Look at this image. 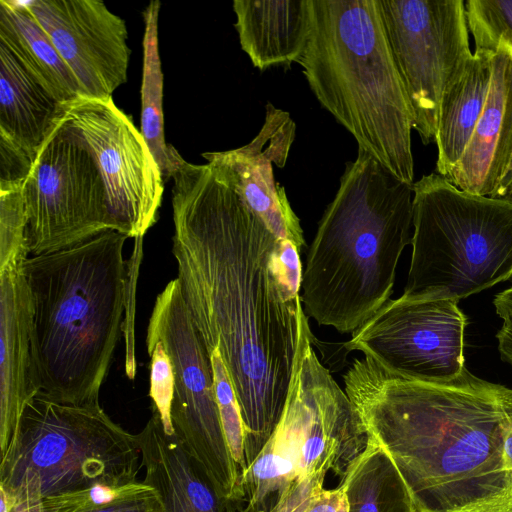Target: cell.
Instances as JSON below:
<instances>
[{
  "instance_id": "cell-1",
  "label": "cell",
  "mask_w": 512,
  "mask_h": 512,
  "mask_svg": "<svg viewBox=\"0 0 512 512\" xmlns=\"http://www.w3.org/2000/svg\"><path fill=\"white\" fill-rule=\"evenodd\" d=\"M172 254L192 323L218 350L249 466L282 415L307 318L281 273L279 240L213 163L172 154Z\"/></svg>"
},
{
  "instance_id": "cell-23",
  "label": "cell",
  "mask_w": 512,
  "mask_h": 512,
  "mask_svg": "<svg viewBox=\"0 0 512 512\" xmlns=\"http://www.w3.org/2000/svg\"><path fill=\"white\" fill-rule=\"evenodd\" d=\"M340 486L347 512H417L397 468L370 437Z\"/></svg>"
},
{
  "instance_id": "cell-22",
  "label": "cell",
  "mask_w": 512,
  "mask_h": 512,
  "mask_svg": "<svg viewBox=\"0 0 512 512\" xmlns=\"http://www.w3.org/2000/svg\"><path fill=\"white\" fill-rule=\"evenodd\" d=\"M493 52L474 50L460 81L443 104L435 138V172L447 178L461 158L482 113L492 75Z\"/></svg>"
},
{
  "instance_id": "cell-29",
  "label": "cell",
  "mask_w": 512,
  "mask_h": 512,
  "mask_svg": "<svg viewBox=\"0 0 512 512\" xmlns=\"http://www.w3.org/2000/svg\"><path fill=\"white\" fill-rule=\"evenodd\" d=\"M150 356L149 396L165 427L174 433L171 423V405L174 396V373L171 360L160 341L146 340Z\"/></svg>"
},
{
  "instance_id": "cell-14",
  "label": "cell",
  "mask_w": 512,
  "mask_h": 512,
  "mask_svg": "<svg viewBox=\"0 0 512 512\" xmlns=\"http://www.w3.org/2000/svg\"><path fill=\"white\" fill-rule=\"evenodd\" d=\"M75 76L82 97L112 98L128 80L124 19L99 0L25 1Z\"/></svg>"
},
{
  "instance_id": "cell-4",
  "label": "cell",
  "mask_w": 512,
  "mask_h": 512,
  "mask_svg": "<svg viewBox=\"0 0 512 512\" xmlns=\"http://www.w3.org/2000/svg\"><path fill=\"white\" fill-rule=\"evenodd\" d=\"M127 238L109 229L23 265L40 393L55 402L100 405L128 295Z\"/></svg>"
},
{
  "instance_id": "cell-3",
  "label": "cell",
  "mask_w": 512,
  "mask_h": 512,
  "mask_svg": "<svg viewBox=\"0 0 512 512\" xmlns=\"http://www.w3.org/2000/svg\"><path fill=\"white\" fill-rule=\"evenodd\" d=\"M413 187L358 148L308 249L301 302L319 326L353 334L391 300L413 234Z\"/></svg>"
},
{
  "instance_id": "cell-8",
  "label": "cell",
  "mask_w": 512,
  "mask_h": 512,
  "mask_svg": "<svg viewBox=\"0 0 512 512\" xmlns=\"http://www.w3.org/2000/svg\"><path fill=\"white\" fill-rule=\"evenodd\" d=\"M308 318L303 322L287 400L266 442L280 458L289 484L273 512H306L332 471L341 481L369 443L352 401L312 348Z\"/></svg>"
},
{
  "instance_id": "cell-17",
  "label": "cell",
  "mask_w": 512,
  "mask_h": 512,
  "mask_svg": "<svg viewBox=\"0 0 512 512\" xmlns=\"http://www.w3.org/2000/svg\"><path fill=\"white\" fill-rule=\"evenodd\" d=\"M512 159V60L493 53L482 113L456 166L446 178L465 192L496 197Z\"/></svg>"
},
{
  "instance_id": "cell-30",
  "label": "cell",
  "mask_w": 512,
  "mask_h": 512,
  "mask_svg": "<svg viewBox=\"0 0 512 512\" xmlns=\"http://www.w3.org/2000/svg\"><path fill=\"white\" fill-rule=\"evenodd\" d=\"M35 161L23 148L0 134V191L22 188Z\"/></svg>"
},
{
  "instance_id": "cell-12",
  "label": "cell",
  "mask_w": 512,
  "mask_h": 512,
  "mask_svg": "<svg viewBox=\"0 0 512 512\" xmlns=\"http://www.w3.org/2000/svg\"><path fill=\"white\" fill-rule=\"evenodd\" d=\"M466 325L457 301L400 296L389 300L344 347L348 352H362L403 377L448 382L466 368Z\"/></svg>"
},
{
  "instance_id": "cell-9",
  "label": "cell",
  "mask_w": 512,
  "mask_h": 512,
  "mask_svg": "<svg viewBox=\"0 0 512 512\" xmlns=\"http://www.w3.org/2000/svg\"><path fill=\"white\" fill-rule=\"evenodd\" d=\"M146 340L160 341L174 373V433L218 494L241 498V473L223 431L211 355L195 329L177 278L158 294Z\"/></svg>"
},
{
  "instance_id": "cell-19",
  "label": "cell",
  "mask_w": 512,
  "mask_h": 512,
  "mask_svg": "<svg viewBox=\"0 0 512 512\" xmlns=\"http://www.w3.org/2000/svg\"><path fill=\"white\" fill-rule=\"evenodd\" d=\"M233 10L241 48L254 67L298 62L311 31L310 0H234Z\"/></svg>"
},
{
  "instance_id": "cell-7",
  "label": "cell",
  "mask_w": 512,
  "mask_h": 512,
  "mask_svg": "<svg viewBox=\"0 0 512 512\" xmlns=\"http://www.w3.org/2000/svg\"><path fill=\"white\" fill-rule=\"evenodd\" d=\"M142 455L131 434L96 406L55 402L40 392L27 404L0 458V489L11 505L138 482Z\"/></svg>"
},
{
  "instance_id": "cell-37",
  "label": "cell",
  "mask_w": 512,
  "mask_h": 512,
  "mask_svg": "<svg viewBox=\"0 0 512 512\" xmlns=\"http://www.w3.org/2000/svg\"><path fill=\"white\" fill-rule=\"evenodd\" d=\"M512 195V194H511Z\"/></svg>"
},
{
  "instance_id": "cell-6",
  "label": "cell",
  "mask_w": 512,
  "mask_h": 512,
  "mask_svg": "<svg viewBox=\"0 0 512 512\" xmlns=\"http://www.w3.org/2000/svg\"><path fill=\"white\" fill-rule=\"evenodd\" d=\"M402 297L459 301L512 279V198L465 192L432 172L413 185Z\"/></svg>"
},
{
  "instance_id": "cell-13",
  "label": "cell",
  "mask_w": 512,
  "mask_h": 512,
  "mask_svg": "<svg viewBox=\"0 0 512 512\" xmlns=\"http://www.w3.org/2000/svg\"><path fill=\"white\" fill-rule=\"evenodd\" d=\"M64 117L81 132L97 160L114 229L127 237H144L157 220L164 180L141 131L113 97H79L66 105Z\"/></svg>"
},
{
  "instance_id": "cell-15",
  "label": "cell",
  "mask_w": 512,
  "mask_h": 512,
  "mask_svg": "<svg viewBox=\"0 0 512 512\" xmlns=\"http://www.w3.org/2000/svg\"><path fill=\"white\" fill-rule=\"evenodd\" d=\"M295 131L289 113L267 103L264 124L250 143L233 150L206 152L202 157L219 167L279 240L293 243L301 252L305 240L300 219L272 169V163L279 168L285 166Z\"/></svg>"
},
{
  "instance_id": "cell-21",
  "label": "cell",
  "mask_w": 512,
  "mask_h": 512,
  "mask_svg": "<svg viewBox=\"0 0 512 512\" xmlns=\"http://www.w3.org/2000/svg\"><path fill=\"white\" fill-rule=\"evenodd\" d=\"M0 42L62 104L82 97L80 86L25 1L0 0Z\"/></svg>"
},
{
  "instance_id": "cell-5",
  "label": "cell",
  "mask_w": 512,
  "mask_h": 512,
  "mask_svg": "<svg viewBox=\"0 0 512 512\" xmlns=\"http://www.w3.org/2000/svg\"><path fill=\"white\" fill-rule=\"evenodd\" d=\"M298 64L322 107L404 183H414L413 113L377 0H310Z\"/></svg>"
},
{
  "instance_id": "cell-27",
  "label": "cell",
  "mask_w": 512,
  "mask_h": 512,
  "mask_svg": "<svg viewBox=\"0 0 512 512\" xmlns=\"http://www.w3.org/2000/svg\"><path fill=\"white\" fill-rule=\"evenodd\" d=\"M22 188L0 191V272L20 270L28 258Z\"/></svg>"
},
{
  "instance_id": "cell-26",
  "label": "cell",
  "mask_w": 512,
  "mask_h": 512,
  "mask_svg": "<svg viewBox=\"0 0 512 512\" xmlns=\"http://www.w3.org/2000/svg\"><path fill=\"white\" fill-rule=\"evenodd\" d=\"M152 489L143 482L121 487L98 484L85 490L43 498L33 503L11 505V512H92Z\"/></svg>"
},
{
  "instance_id": "cell-36",
  "label": "cell",
  "mask_w": 512,
  "mask_h": 512,
  "mask_svg": "<svg viewBox=\"0 0 512 512\" xmlns=\"http://www.w3.org/2000/svg\"><path fill=\"white\" fill-rule=\"evenodd\" d=\"M1 512H11V502L6 493L0 489Z\"/></svg>"
},
{
  "instance_id": "cell-34",
  "label": "cell",
  "mask_w": 512,
  "mask_h": 512,
  "mask_svg": "<svg viewBox=\"0 0 512 512\" xmlns=\"http://www.w3.org/2000/svg\"><path fill=\"white\" fill-rule=\"evenodd\" d=\"M512 194V159L506 175L501 183V186L498 190L497 196L498 198L508 197Z\"/></svg>"
},
{
  "instance_id": "cell-33",
  "label": "cell",
  "mask_w": 512,
  "mask_h": 512,
  "mask_svg": "<svg viewBox=\"0 0 512 512\" xmlns=\"http://www.w3.org/2000/svg\"><path fill=\"white\" fill-rule=\"evenodd\" d=\"M493 304L503 321L512 320V286L495 295Z\"/></svg>"
},
{
  "instance_id": "cell-31",
  "label": "cell",
  "mask_w": 512,
  "mask_h": 512,
  "mask_svg": "<svg viewBox=\"0 0 512 512\" xmlns=\"http://www.w3.org/2000/svg\"><path fill=\"white\" fill-rule=\"evenodd\" d=\"M92 512H163L162 502L154 489Z\"/></svg>"
},
{
  "instance_id": "cell-20",
  "label": "cell",
  "mask_w": 512,
  "mask_h": 512,
  "mask_svg": "<svg viewBox=\"0 0 512 512\" xmlns=\"http://www.w3.org/2000/svg\"><path fill=\"white\" fill-rule=\"evenodd\" d=\"M65 107L0 42V134L36 160L63 119Z\"/></svg>"
},
{
  "instance_id": "cell-28",
  "label": "cell",
  "mask_w": 512,
  "mask_h": 512,
  "mask_svg": "<svg viewBox=\"0 0 512 512\" xmlns=\"http://www.w3.org/2000/svg\"><path fill=\"white\" fill-rule=\"evenodd\" d=\"M216 398L223 431L241 477L246 470L245 428L227 370L218 350L211 353Z\"/></svg>"
},
{
  "instance_id": "cell-2",
  "label": "cell",
  "mask_w": 512,
  "mask_h": 512,
  "mask_svg": "<svg viewBox=\"0 0 512 512\" xmlns=\"http://www.w3.org/2000/svg\"><path fill=\"white\" fill-rule=\"evenodd\" d=\"M369 437L417 512H512V389L464 369L448 382L403 377L364 356L343 375Z\"/></svg>"
},
{
  "instance_id": "cell-16",
  "label": "cell",
  "mask_w": 512,
  "mask_h": 512,
  "mask_svg": "<svg viewBox=\"0 0 512 512\" xmlns=\"http://www.w3.org/2000/svg\"><path fill=\"white\" fill-rule=\"evenodd\" d=\"M41 391L34 351L33 306L20 270L0 272V458L27 404Z\"/></svg>"
},
{
  "instance_id": "cell-35",
  "label": "cell",
  "mask_w": 512,
  "mask_h": 512,
  "mask_svg": "<svg viewBox=\"0 0 512 512\" xmlns=\"http://www.w3.org/2000/svg\"><path fill=\"white\" fill-rule=\"evenodd\" d=\"M237 512H269V511L261 510L257 507L250 506L247 504V502L244 499H242L238 506Z\"/></svg>"
},
{
  "instance_id": "cell-24",
  "label": "cell",
  "mask_w": 512,
  "mask_h": 512,
  "mask_svg": "<svg viewBox=\"0 0 512 512\" xmlns=\"http://www.w3.org/2000/svg\"><path fill=\"white\" fill-rule=\"evenodd\" d=\"M159 1H151L143 17V73L141 85V133L159 168L164 183L172 172V145L164 138L163 74L158 51Z\"/></svg>"
},
{
  "instance_id": "cell-25",
  "label": "cell",
  "mask_w": 512,
  "mask_h": 512,
  "mask_svg": "<svg viewBox=\"0 0 512 512\" xmlns=\"http://www.w3.org/2000/svg\"><path fill=\"white\" fill-rule=\"evenodd\" d=\"M475 50L499 52L512 60V0L465 1Z\"/></svg>"
},
{
  "instance_id": "cell-32",
  "label": "cell",
  "mask_w": 512,
  "mask_h": 512,
  "mask_svg": "<svg viewBox=\"0 0 512 512\" xmlns=\"http://www.w3.org/2000/svg\"><path fill=\"white\" fill-rule=\"evenodd\" d=\"M496 339L501 359L512 367V320L503 321Z\"/></svg>"
},
{
  "instance_id": "cell-18",
  "label": "cell",
  "mask_w": 512,
  "mask_h": 512,
  "mask_svg": "<svg viewBox=\"0 0 512 512\" xmlns=\"http://www.w3.org/2000/svg\"><path fill=\"white\" fill-rule=\"evenodd\" d=\"M137 438L145 467L143 483L156 491L163 512H237L243 498L218 494L177 435L165 429L155 409Z\"/></svg>"
},
{
  "instance_id": "cell-10",
  "label": "cell",
  "mask_w": 512,
  "mask_h": 512,
  "mask_svg": "<svg viewBox=\"0 0 512 512\" xmlns=\"http://www.w3.org/2000/svg\"><path fill=\"white\" fill-rule=\"evenodd\" d=\"M385 33L407 93L413 129L435 141L441 110L473 56L465 1L377 0Z\"/></svg>"
},
{
  "instance_id": "cell-11",
  "label": "cell",
  "mask_w": 512,
  "mask_h": 512,
  "mask_svg": "<svg viewBox=\"0 0 512 512\" xmlns=\"http://www.w3.org/2000/svg\"><path fill=\"white\" fill-rule=\"evenodd\" d=\"M22 194L32 256L115 230L97 160L81 132L65 117L41 148Z\"/></svg>"
}]
</instances>
